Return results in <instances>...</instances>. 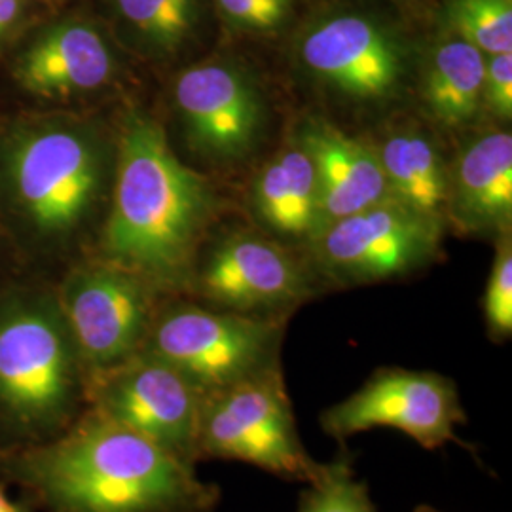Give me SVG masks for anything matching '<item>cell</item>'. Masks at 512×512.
<instances>
[{
  "instance_id": "12",
  "label": "cell",
  "mask_w": 512,
  "mask_h": 512,
  "mask_svg": "<svg viewBox=\"0 0 512 512\" xmlns=\"http://www.w3.org/2000/svg\"><path fill=\"white\" fill-rule=\"evenodd\" d=\"M298 59L313 78L363 103L391 97L406 73L401 38L361 12L317 19L300 37Z\"/></svg>"
},
{
  "instance_id": "17",
  "label": "cell",
  "mask_w": 512,
  "mask_h": 512,
  "mask_svg": "<svg viewBox=\"0 0 512 512\" xmlns=\"http://www.w3.org/2000/svg\"><path fill=\"white\" fill-rule=\"evenodd\" d=\"M486 55L463 38L440 40L423 73V99L440 124L456 128L475 120L484 105Z\"/></svg>"
},
{
  "instance_id": "16",
  "label": "cell",
  "mask_w": 512,
  "mask_h": 512,
  "mask_svg": "<svg viewBox=\"0 0 512 512\" xmlns=\"http://www.w3.org/2000/svg\"><path fill=\"white\" fill-rule=\"evenodd\" d=\"M448 203L469 230L503 226L511 220V133L482 135L461 152L448 183Z\"/></svg>"
},
{
  "instance_id": "9",
  "label": "cell",
  "mask_w": 512,
  "mask_h": 512,
  "mask_svg": "<svg viewBox=\"0 0 512 512\" xmlns=\"http://www.w3.org/2000/svg\"><path fill=\"white\" fill-rule=\"evenodd\" d=\"M437 238L435 219L389 198L319 228L313 258L334 283H376L425 266L437 251Z\"/></svg>"
},
{
  "instance_id": "5",
  "label": "cell",
  "mask_w": 512,
  "mask_h": 512,
  "mask_svg": "<svg viewBox=\"0 0 512 512\" xmlns=\"http://www.w3.org/2000/svg\"><path fill=\"white\" fill-rule=\"evenodd\" d=\"M196 459L241 461L287 482L313 484L325 463L302 444L281 366L203 393Z\"/></svg>"
},
{
  "instance_id": "13",
  "label": "cell",
  "mask_w": 512,
  "mask_h": 512,
  "mask_svg": "<svg viewBox=\"0 0 512 512\" xmlns=\"http://www.w3.org/2000/svg\"><path fill=\"white\" fill-rule=\"evenodd\" d=\"M175 105L192 147L213 158L245 154L262 122V97L255 82L228 61H205L181 73Z\"/></svg>"
},
{
  "instance_id": "18",
  "label": "cell",
  "mask_w": 512,
  "mask_h": 512,
  "mask_svg": "<svg viewBox=\"0 0 512 512\" xmlns=\"http://www.w3.org/2000/svg\"><path fill=\"white\" fill-rule=\"evenodd\" d=\"M391 198L435 219L448 203V179L435 145L416 131L391 135L378 152Z\"/></svg>"
},
{
  "instance_id": "21",
  "label": "cell",
  "mask_w": 512,
  "mask_h": 512,
  "mask_svg": "<svg viewBox=\"0 0 512 512\" xmlns=\"http://www.w3.org/2000/svg\"><path fill=\"white\" fill-rule=\"evenodd\" d=\"M298 512H378L366 482L355 476L348 444H340L323 475L300 492Z\"/></svg>"
},
{
  "instance_id": "26",
  "label": "cell",
  "mask_w": 512,
  "mask_h": 512,
  "mask_svg": "<svg viewBox=\"0 0 512 512\" xmlns=\"http://www.w3.org/2000/svg\"><path fill=\"white\" fill-rule=\"evenodd\" d=\"M0 512H37V507L23 495V499H12L6 482L0 480Z\"/></svg>"
},
{
  "instance_id": "3",
  "label": "cell",
  "mask_w": 512,
  "mask_h": 512,
  "mask_svg": "<svg viewBox=\"0 0 512 512\" xmlns=\"http://www.w3.org/2000/svg\"><path fill=\"white\" fill-rule=\"evenodd\" d=\"M86 406V372L57 294H0V448L54 439Z\"/></svg>"
},
{
  "instance_id": "15",
  "label": "cell",
  "mask_w": 512,
  "mask_h": 512,
  "mask_svg": "<svg viewBox=\"0 0 512 512\" xmlns=\"http://www.w3.org/2000/svg\"><path fill=\"white\" fill-rule=\"evenodd\" d=\"M319 188V228L391 198L378 152L327 124L306 129ZM317 228V230H319Z\"/></svg>"
},
{
  "instance_id": "2",
  "label": "cell",
  "mask_w": 512,
  "mask_h": 512,
  "mask_svg": "<svg viewBox=\"0 0 512 512\" xmlns=\"http://www.w3.org/2000/svg\"><path fill=\"white\" fill-rule=\"evenodd\" d=\"M116 160L105 262L160 293L186 289L215 205L209 184L177 158L162 126L141 112L126 118Z\"/></svg>"
},
{
  "instance_id": "27",
  "label": "cell",
  "mask_w": 512,
  "mask_h": 512,
  "mask_svg": "<svg viewBox=\"0 0 512 512\" xmlns=\"http://www.w3.org/2000/svg\"><path fill=\"white\" fill-rule=\"evenodd\" d=\"M412 512H442L439 509H435L433 505H418Z\"/></svg>"
},
{
  "instance_id": "20",
  "label": "cell",
  "mask_w": 512,
  "mask_h": 512,
  "mask_svg": "<svg viewBox=\"0 0 512 512\" xmlns=\"http://www.w3.org/2000/svg\"><path fill=\"white\" fill-rule=\"evenodd\" d=\"M446 23L480 54H511L512 0H450Z\"/></svg>"
},
{
  "instance_id": "25",
  "label": "cell",
  "mask_w": 512,
  "mask_h": 512,
  "mask_svg": "<svg viewBox=\"0 0 512 512\" xmlns=\"http://www.w3.org/2000/svg\"><path fill=\"white\" fill-rule=\"evenodd\" d=\"M484 103L501 120L512 116V52L490 55L484 65Z\"/></svg>"
},
{
  "instance_id": "10",
  "label": "cell",
  "mask_w": 512,
  "mask_h": 512,
  "mask_svg": "<svg viewBox=\"0 0 512 512\" xmlns=\"http://www.w3.org/2000/svg\"><path fill=\"white\" fill-rule=\"evenodd\" d=\"M202 403L196 385L147 351L88 380V406L196 465Z\"/></svg>"
},
{
  "instance_id": "4",
  "label": "cell",
  "mask_w": 512,
  "mask_h": 512,
  "mask_svg": "<svg viewBox=\"0 0 512 512\" xmlns=\"http://www.w3.org/2000/svg\"><path fill=\"white\" fill-rule=\"evenodd\" d=\"M107 175L99 133L71 118L18 126L0 141V196L27 236L57 245L92 215Z\"/></svg>"
},
{
  "instance_id": "7",
  "label": "cell",
  "mask_w": 512,
  "mask_h": 512,
  "mask_svg": "<svg viewBox=\"0 0 512 512\" xmlns=\"http://www.w3.org/2000/svg\"><path fill=\"white\" fill-rule=\"evenodd\" d=\"M467 412L454 380L427 370L378 368L348 399L321 412L323 433L346 440L378 427L397 429L425 450L456 442L475 454V446L458 437Z\"/></svg>"
},
{
  "instance_id": "22",
  "label": "cell",
  "mask_w": 512,
  "mask_h": 512,
  "mask_svg": "<svg viewBox=\"0 0 512 512\" xmlns=\"http://www.w3.org/2000/svg\"><path fill=\"white\" fill-rule=\"evenodd\" d=\"M277 158L287 186V234H315L319 228V188L311 156L304 145H294Z\"/></svg>"
},
{
  "instance_id": "23",
  "label": "cell",
  "mask_w": 512,
  "mask_h": 512,
  "mask_svg": "<svg viewBox=\"0 0 512 512\" xmlns=\"http://www.w3.org/2000/svg\"><path fill=\"white\" fill-rule=\"evenodd\" d=\"M482 310L490 336L497 342L509 340L512 334V249L511 241H503L488 277Z\"/></svg>"
},
{
  "instance_id": "1",
  "label": "cell",
  "mask_w": 512,
  "mask_h": 512,
  "mask_svg": "<svg viewBox=\"0 0 512 512\" xmlns=\"http://www.w3.org/2000/svg\"><path fill=\"white\" fill-rule=\"evenodd\" d=\"M0 480L46 512H213L222 497L196 463L92 406L54 439L0 448Z\"/></svg>"
},
{
  "instance_id": "14",
  "label": "cell",
  "mask_w": 512,
  "mask_h": 512,
  "mask_svg": "<svg viewBox=\"0 0 512 512\" xmlns=\"http://www.w3.org/2000/svg\"><path fill=\"white\" fill-rule=\"evenodd\" d=\"M116 71L105 35L88 19H57L19 54V86L42 97H69L103 88Z\"/></svg>"
},
{
  "instance_id": "6",
  "label": "cell",
  "mask_w": 512,
  "mask_h": 512,
  "mask_svg": "<svg viewBox=\"0 0 512 512\" xmlns=\"http://www.w3.org/2000/svg\"><path fill=\"white\" fill-rule=\"evenodd\" d=\"M281 336L283 321L175 302L160 306L143 351L209 393L277 368Z\"/></svg>"
},
{
  "instance_id": "8",
  "label": "cell",
  "mask_w": 512,
  "mask_h": 512,
  "mask_svg": "<svg viewBox=\"0 0 512 512\" xmlns=\"http://www.w3.org/2000/svg\"><path fill=\"white\" fill-rule=\"evenodd\" d=\"M160 291L109 262L69 275L57 294L86 380L126 363L147 344Z\"/></svg>"
},
{
  "instance_id": "19",
  "label": "cell",
  "mask_w": 512,
  "mask_h": 512,
  "mask_svg": "<svg viewBox=\"0 0 512 512\" xmlns=\"http://www.w3.org/2000/svg\"><path fill=\"white\" fill-rule=\"evenodd\" d=\"M129 38L150 54L177 52L200 19V0H112Z\"/></svg>"
},
{
  "instance_id": "24",
  "label": "cell",
  "mask_w": 512,
  "mask_h": 512,
  "mask_svg": "<svg viewBox=\"0 0 512 512\" xmlns=\"http://www.w3.org/2000/svg\"><path fill=\"white\" fill-rule=\"evenodd\" d=\"M226 21L243 31L268 33L285 25L293 0H215Z\"/></svg>"
},
{
  "instance_id": "11",
  "label": "cell",
  "mask_w": 512,
  "mask_h": 512,
  "mask_svg": "<svg viewBox=\"0 0 512 512\" xmlns=\"http://www.w3.org/2000/svg\"><path fill=\"white\" fill-rule=\"evenodd\" d=\"M188 287L215 310L264 321H283L315 293L306 268L285 249L266 239H224L202 266H194Z\"/></svg>"
}]
</instances>
